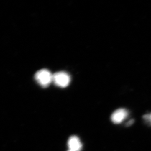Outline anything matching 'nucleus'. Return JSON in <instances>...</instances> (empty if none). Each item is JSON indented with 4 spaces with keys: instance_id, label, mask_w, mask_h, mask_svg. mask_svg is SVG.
Returning <instances> with one entry per match:
<instances>
[{
    "instance_id": "39448f33",
    "label": "nucleus",
    "mask_w": 151,
    "mask_h": 151,
    "mask_svg": "<svg viewBox=\"0 0 151 151\" xmlns=\"http://www.w3.org/2000/svg\"><path fill=\"white\" fill-rule=\"evenodd\" d=\"M134 122V120H131L130 121H129L127 123V126H130L133 124V123Z\"/></svg>"
},
{
    "instance_id": "20e7f679",
    "label": "nucleus",
    "mask_w": 151,
    "mask_h": 151,
    "mask_svg": "<svg viewBox=\"0 0 151 151\" xmlns=\"http://www.w3.org/2000/svg\"><path fill=\"white\" fill-rule=\"evenodd\" d=\"M69 150L80 151L82 148V144L79 138L76 136L70 137L68 142Z\"/></svg>"
},
{
    "instance_id": "0eeeda50",
    "label": "nucleus",
    "mask_w": 151,
    "mask_h": 151,
    "mask_svg": "<svg viewBox=\"0 0 151 151\" xmlns=\"http://www.w3.org/2000/svg\"></svg>"
},
{
    "instance_id": "f03ea898",
    "label": "nucleus",
    "mask_w": 151,
    "mask_h": 151,
    "mask_svg": "<svg viewBox=\"0 0 151 151\" xmlns=\"http://www.w3.org/2000/svg\"><path fill=\"white\" fill-rule=\"evenodd\" d=\"M52 81L57 86L65 88L67 87L70 84V78L68 73L61 71L52 75Z\"/></svg>"
},
{
    "instance_id": "423d86ee",
    "label": "nucleus",
    "mask_w": 151,
    "mask_h": 151,
    "mask_svg": "<svg viewBox=\"0 0 151 151\" xmlns=\"http://www.w3.org/2000/svg\"><path fill=\"white\" fill-rule=\"evenodd\" d=\"M68 151H73V150H68Z\"/></svg>"
},
{
    "instance_id": "7ed1b4c3",
    "label": "nucleus",
    "mask_w": 151,
    "mask_h": 151,
    "mask_svg": "<svg viewBox=\"0 0 151 151\" xmlns=\"http://www.w3.org/2000/svg\"><path fill=\"white\" fill-rule=\"evenodd\" d=\"M128 116V111L125 109H119L113 113L111 120L114 124H119L122 122Z\"/></svg>"
},
{
    "instance_id": "f257e3e1",
    "label": "nucleus",
    "mask_w": 151,
    "mask_h": 151,
    "mask_svg": "<svg viewBox=\"0 0 151 151\" xmlns=\"http://www.w3.org/2000/svg\"><path fill=\"white\" fill-rule=\"evenodd\" d=\"M35 79L42 87H47L52 82V75L48 70L43 69L36 73Z\"/></svg>"
}]
</instances>
